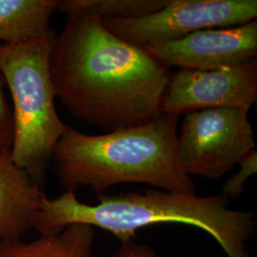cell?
I'll list each match as a JSON object with an SVG mask.
<instances>
[{
  "label": "cell",
  "mask_w": 257,
  "mask_h": 257,
  "mask_svg": "<svg viewBox=\"0 0 257 257\" xmlns=\"http://www.w3.org/2000/svg\"><path fill=\"white\" fill-rule=\"evenodd\" d=\"M50 67L55 97L74 117L107 133L162 115L170 68L114 36L96 16L68 17L53 39Z\"/></svg>",
  "instance_id": "cell-1"
},
{
  "label": "cell",
  "mask_w": 257,
  "mask_h": 257,
  "mask_svg": "<svg viewBox=\"0 0 257 257\" xmlns=\"http://www.w3.org/2000/svg\"><path fill=\"white\" fill-rule=\"evenodd\" d=\"M182 223L206 230L229 257H249L247 243L253 232L252 213L229 208L223 194L200 197L196 194L160 192L100 195L98 203L80 202L74 191L51 199H41L33 229L40 235L54 234L72 224H85L108 230L122 242L136 231L157 223Z\"/></svg>",
  "instance_id": "cell-2"
},
{
  "label": "cell",
  "mask_w": 257,
  "mask_h": 257,
  "mask_svg": "<svg viewBox=\"0 0 257 257\" xmlns=\"http://www.w3.org/2000/svg\"><path fill=\"white\" fill-rule=\"evenodd\" d=\"M177 119L162 114L147 123L91 136L69 128L55 149L66 191L88 187L101 193L119 183H144L166 192L195 194L178 154Z\"/></svg>",
  "instance_id": "cell-3"
},
{
  "label": "cell",
  "mask_w": 257,
  "mask_h": 257,
  "mask_svg": "<svg viewBox=\"0 0 257 257\" xmlns=\"http://www.w3.org/2000/svg\"><path fill=\"white\" fill-rule=\"evenodd\" d=\"M55 32L0 47V74L12 99L13 161L37 184L46 175L59 140L69 127L55 108L50 55Z\"/></svg>",
  "instance_id": "cell-4"
},
{
  "label": "cell",
  "mask_w": 257,
  "mask_h": 257,
  "mask_svg": "<svg viewBox=\"0 0 257 257\" xmlns=\"http://www.w3.org/2000/svg\"><path fill=\"white\" fill-rule=\"evenodd\" d=\"M177 145L185 173L212 180L225 175L255 150L248 112L225 108L186 114Z\"/></svg>",
  "instance_id": "cell-5"
},
{
  "label": "cell",
  "mask_w": 257,
  "mask_h": 257,
  "mask_svg": "<svg viewBox=\"0 0 257 257\" xmlns=\"http://www.w3.org/2000/svg\"><path fill=\"white\" fill-rule=\"evenodd\" d=\"M256 17V0H170L149 16L102 22L128 43L147 46L179 40L201 30L243 25Z\"/></svg>",
  "instance_id": "cell-6"
},
{
  "label": "cell",
  "mask_w": 257,
  "mask_h": 257,
  "mask_svg": "<svg viewBox=\"0 0 257 257\" xmlns=\"http://www.w3.org/2000/svg\"><path fill=\"white\" fill-rule=\"evenodd\" d=\"M257 100V62L211 71L172 74L161 102L162 114L178 117L214 108L248 112Z\"/></svg>",
  "instance_id": "cell-7"
},
{
  "label": "cell",
  "mask_w": 257,
  "mask_h": 257,
  "mask_svg": "<svg viewBox=\"0 0 257 257\" xmlns=\"http://www.w3.org/2000/svg\"><path fill=\"white\" fill-rule=\"evenodd\" d=\"M167 67L211 71L256 60L257 21L193 33L182 39L142 46Z\"/></svg>",
  "instance_id": "cell-8"
},
{
  "label": "cell",
  "mask_w": 257,
  "mask_h": 257,
  "mask_svg": "<svg viewBox=\"0 0 257 257\" xmlns=\"http://www.w3.org/2000/svg\"><path fill=\"white\" fill-rule=\"evenodd\" d=\"M44 195L10 151H0V242L21 239L33 229Z\"/></svg>",
  "instance_id": "cell-9"
},
{
  "label": "cell",
  "mask_w": 257,
  "mask_h": 257,
  "mask_svg": "<svg viewBox=\"0 0 257 257\" xmlns=\"http://www.w3.org/2000/svg\"><path fill=\"white\" fill-rule=\"evenodd\" d=\"M93 242V227L72 224L30 242L21 239L0 242V257H91Z\"/></svg>",
  "instance_id": "cell-10"
},
{
  "label": "cell",
  "mask_w": 257,
  "mask_h": 257,
  "mask_svg": "<svg viewBox=\"0 0 257 257\" xmlns=\"http://www.w3.org/2000/svg\"><path fill=\"white\" fill-rule=\"evenodd\" d=\"M57 4L58 0H0V47L45 35Z\"/></svg>",
  "instance_id": "cell-11"
},
{
  "label": "cell",
  "mask_w": 257,
  "mask_h": 257,
  "mask_svg": "<svg viewBox=\"0 0 257 257\" xmlns=\"http://www.w3.org/2000/svg\"><path fill=\"white\" fill-rule=\"evenodd\" d=\"M170 0H58L57 9L69 16L92 15L101 19H133L154 14Z\"/></svg>",
  "instance_id": "cell-12"
},
{
  "label": "cell",
  "mask_w": 257,
  "mask_h": 257,
  "mask_svg": "<svg viewBox=\"0 0 257 257\" xmlns=\"http://www.w3.org/2000/svg\"><path fill=\"white\" fill-rule=\"evenodd\" d=\"M240 170L238 173L230 177L223 186L222 194L228 199L236 198L244 190V184L249 176L256 174L257 151H251L248 156L239 163Z\"/></svg>",
  "instance_id": "cell-13"
},
{
  "label": "cell",
  "mask_w": 257,
  "mask_h": 257,
  "mask_svg": "<svg viewBox=\"0 0 257 257\" xmlns=\"http://www.w3.org/2000/svg\"><path fill=\"white\" fill-rule=\"evenodd\" d=\"M4 88L5 82L0 74V151H11L14 140V119Z\"/></svg>",
  "instance_id": "cell-14"
},
{
  "label": "cell",
  "mask_w": 257,
  "mask_h": 257,
  "mask_svg": "<svg viewBox=\"0 0 257 257\" xmlns=\"http://www.w3.org/2000/svg\"><path fill=\"white\" fill-rule=\"evenodd\" d=\"M115 257H157L147 247L139 246L132 241L123 242V246Z\"/></svg>",
  "instance_id": "cell-15"
}]
</instances>
